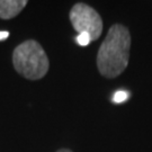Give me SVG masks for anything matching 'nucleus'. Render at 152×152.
<instances>
[{
    "instance_id": "obj_1",
    "label": "nucleus",
    "mask_w": 152,
    "mask_h": 152,
    "mask_svg": "<svg viewBox=\"0 0 152 152\" xmlns=\"http://www.w3.org/2000/svg\"><path fill=\"white\" fill-rule=\"evenodd\" d=\"M131 35L129 29L115 24L109 28L97 55V68L106 78L118 77L126 69L130 59Z\"/></svg>"
},
{
    "instance_id": "obj_2",
    "label": "nucleus",
    "mask_w": 152,
    "mask_h": 152,
    "mask_svg": "<svg viewBox=\"0 0 152 152\" xmlns=\"http://www.w3.org/2000/svg\"><path fill=\"white\" fill-rule=\"evenodd\" d=\"M12 63L15 70L28 80L42 79L50 66L45 51L34 39L25 41L14 50Z\"/></svg>"
},
{
    "instance_id": "obj_3",
    "label": "nucleus",
    "mask_w": 152,
    "mask_h": 152,
    "mask_svg": "<svg viewBox=\"0 0 152 152\" xmlns=\"http://www.w3.org/2000/svg\"><path fill=\"white\" fill-rule=\"evenodd\" d=\"M70 22L79 34L86 33L91 41L99 38L103 32V20L97 11L86 4H77L70 11Z\"/></svg>"
},
{
    "instance_id": "obj_4",
    "label": "nucleus",
    "mask_w": 152,
    "mask_h": 152,
    "mask_svg": "<svg viewBox=\"0 0 152 152\" xmlns=\"http://www.w3.org/2000/svg\"><path fill=\"white\" fill-rule=\"evenodd\" d=\"M26 0H0V18L11 19L26 7Z\"/></svg>"
},
{
    "instance_id": "obj_5",
    "label": "nucleus",
    "mask_w": 152,
    "mask_h": 152,
    "mask_svg": "<svg viewBox=\"0 0 152 152\" xmlns=\"http://www.w3.org/2000/svg\"><path fill=\"white\" fill-rule=\"evenodd\" d=\"M130 97V94L127 91H124V90H120V91H116L113 96V102L115 104H121L124 103L125 100H127Z\"/></svg>"
},
{
    "instance_id": "obj_6",
    "label": "nucleus",
    "mask_w": 152,
    "mask_h": 152,
    "mask_svg": "<svg viewBox=\"0 0 152 152\" xmlns=\"http://www.w3.org/2000/svg\"><path fill=\"white\" fill-rule=\"evenodd\" d=\"M90 36L86 34V33H81V34H79L78 36H77V42L79 45H81V46H86L88 44L90 43Z\"/></svg>"
},
{
    "instance_id": "obj_7",
    "label": "nucleus",
    "mask_w": 152,
    "mask_h": 152,
    "mask_svg": "<svg viewBox=\"0 0 152 152\" xmlns=\"http://www.w3.org/2000/svg\"><path fill=\"white\" fill-rule=\"evenodd\" d=\"M8 36H9V32H7V31H2V32H0V41H5Z\"/></svg>"
},
{
    "instance_id": "obj_8",
    "label": "nucleus",
    "mask_w": 152,
    "mask_h": 152,
    "mask_svg": "<svg viewBox=\"0 0 152 152\" xmlns=\"http://www.w3.org/2000/svg\"><path fill=\"white\" fill-rule=\"evenodd\" d=\"M56 152H72L71 150H69V149H61V150H59V151Z\"/></svg>"
}]
</instances>
